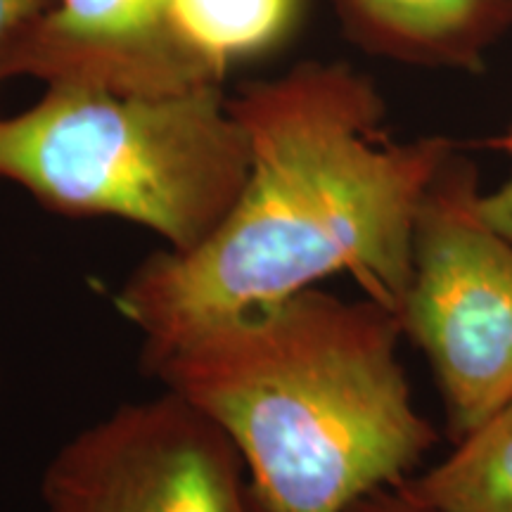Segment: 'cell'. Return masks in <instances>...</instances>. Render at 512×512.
<instances>
[{
  "mask_svg": "<svg viewBox=\"0 0 512 512\" xmlns=\"http://www.w3.org/2000/svg\"><path fill=\"white\" fill-rule=\"evenodd\" d=\"M50 3L53 0H0V83L5 57L24 31L50 8Z\"/></svg>",
  "mask_w": 512,
  "mask_h": 512,
  "instance_id": "30bf717a",
  "label": "cell"
},
{
  "mask_svg": "<svg viewBox=\"0 0 512 512\" xmlns=\"http://www.w3.org/2000/svg\"><path fill=\"white\" fill-rule=\"evenodd\" d=\"M358 46L427 67H477L512 27V0H330Z\"/></svg>",
  "mask_w": 512,
  "mask_h": 512,
  "instance_id": "52a82bcc",
  "label": "cell"
},
{
  "mask_svg": "<svg viewBox=\"0 0 512 512\" xmlns=\"http://www.w3.org/2000/svg\"><path fill=\"white\" fill-rule=\"evenodd\" d=\"M477 166L448 155L413 230L403 337L430 361L453 441L512 401V245L479 214Z\"/></svg>",
  "mask_w": 512,
  "mask_h": 512,
  "instance_id": "277c9868",
  "label": "cell"
},
{
  "mask_svg": "<svg viewBox=\"0 0 512 512\" xmlns=\"http://www.w3.org/2000/svg\"><path fill=\"white\" fill-rule=\"evenodd\" d=\"M486 145L494 147V150H501V152H508V155H512V121H510V126L501 133V136L486 140Z\"/></svg>",
  "mask_w": 512,
  "mask_h": 512,
  "instance_id": "4fadbf2b",
  "label": "cell"
},
{
  "mask_svg": "<svg viewBox=\"0 0 512 512\" xmlns=\"http://www.w3.org/2000/svg\"><path fill=\"white\" fill-rule=\"evenodd\" d=\"M249 174V143L221 86L119 95L46 86L0 119V178L62 216L147 228L188 254L226 221Z\"/></svg>",
  "mask_w": 512,
  "mask_h": 512,
  "instance_id": "3957f363",
  "label": "cell"
},
{
  "mask_svg": "<svg viewBox=\"0 0 512 512\" xmlns=\"http://www.w3.org/2000/svg\"><path fill=\"white\" fill-rule=\"evenodd\" d=\"M249 174L216 233L188 254L147 256L117 292L143 354L200 320L275 304L347 273L401 311L418 209L448 138L392 140L384 102L347 64L304 62L230 98Z\"/></svg>",
  "mask_w": 512,
  "mask_h": 512,
  "instance_id": "6da1fadb",
  "label": "cell"
},
{
  "mask_svg": "<svg viewBox=\"0 0 512 512\" xmlns=\"http://www.w3.org/2000/svg\"><path fill=\"white\" fill-rule=\"evenodd\" d=\"M399 313L304 290L200 320L143 366L219 422L256 512H347L401 484L439 434L413 403Z\"/></svg>",
  "mask_w": 512,
  "mask_h": 512,
  "instance_id": "7a4b0ae2",
  "label": "cell"
},
{
  "mask_svg": "<svg viewBox=\"0 0 512 512\" xmlns=\"http://www.w3.org/2000/svg\"><path fill=\"white\" fill-rule=\"evenodd\" d=\"M41 498L46 512H256L238 446L171 389L64 441Z\"/></svg>",
  "mask_w": 512,
  "mask_h": 512,
  "instance_id": "5b68a950",
  "label": "cell"
},
{
  "mask_svg": "<svg viewBox=\"0 0 512 512\" xmlns=\"http://www.w3.org/2000/svg\"><path fill=\"white\" fill-rule=\"evenodd\" d=\"M178 27L223 74L278 50L302 19L304 0H171Z\"/></svg>",
  "mask_w": 512,
  "mask_h": 512,
  "instance_id": "9c48e42d",
  "label": "cell"
},
{
  "mask_svg": "<svg viewBox=\"0 0 512 512\" xmlns=\"http://www.w3.org/2000/svg\"><path fill=\"white\" fill-rule=\"evenodd\" d=\"M399 486L441 512H512V401L456 439V448Z\"/></svg>",
  "mask_w": 512,
  "mask_h": 512,
  "instance_id": "ba28073f",
  "label": "cell"
},
{
  "mask_svg": "<svg viewBox=\"0 0 512 512\" xmlns=\"http://www.w3.org/2000/svg\"><path fill=\"white\" fill-rule=\"evenodd\" d=\"M479 214L486 226L494 228L512 245V176L498 190L479 195Z\"/></svg>",
  "mask_w": 512,
  "mask_h": 512,
  "instance_id": "8fae6325",
  "label": "cell"
},
{
  "mask_svg": "<svg viewBox=\"0 0 512 512\" xmlns=\"http://www.w3.org/2000/svg\"><path fill=\"white\" fill-rule=\"evenodd\" d=\"M119 95L221 86L226 74L178 27L171 0H53L3 64V81Z\"/></svg>",
  "mask_w": 512,
  "mask_h": 512,
  "instance_id": "8992f818",
  "label": "cell"
},
{
  "mask_svg": "<svg viewBox=\"0 0 512 512\" xmlns=\"http://www.w3.org/2000/svg\"><path fill=\"white\" fill-rule=\"evenodd\" d=\"M347 512H441L430 505L415 501L401 491L399 486H387V489H377L373 494L363 496L361 501L351 505Z\"/></svg>",
  "mask_w": 512,
  "mask_h": 512,
  "instance_id": "7c38bea8",
  "label": "cell"
}]
</instances>
